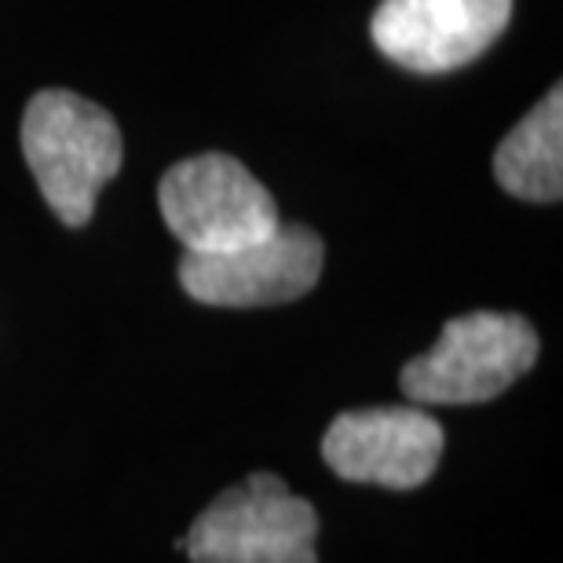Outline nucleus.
<instances>
[{
  "label": "nucleus",
  "mask_w": 563,
  "mask_h": 563,
  "mask_svg": "<svg viewBox=\"0 0 563 563\" xmlns=\"http://www.w3.org/2000/svg\"><path fill=\"white\" fill-rule=\"evenodd\" d=\"M19 140L48 209L66 228H85L99 190L121 168L118 121L92 99L44 88L22 114Z\"/></svg>",
  "instance_id": "1"
},
{
  "label": "nucleus",
  "mask_w": 563,
  "mask_h": 563,
  "mask_svg": "<svg viewBox=\"0 0 563 563\" xmlns=\"http://www.w3.org/2000/svg\"><path fill=\"white\" fill-rule=\"evenodd\" d=\"M538 358V333L520 314L472 311L443 325V336L399 374L418 407H468L498 399Z\"/></svg>",
  "instance_id": "2"
},
{
  "label": "nucleus",
  "mask_w": 563,
  "mask_h": 563,
  "mask_svg": "<svg viewBox=\"0 0 563 563\" xmlns=\"http://www.w3.org/2000/svg\"><path fill=\"white\" fill-rule=\"evenodd\" d=\"M319 516L272 472H253L223 490L190 523V563H319Z\"/></svg>",
  "instance_id": "3"
},
{
  "label": "nucleus",
  "mask_w": 563,
  "mask_h": 563,
  "mask_svg": "<svg viewBox=\"0 0 563 563\" xmlns=\"http://www.w3.org/2000/svg\"><path fill=\"white\" fill-rule=\"evenodd\" d=\"M157 206L187 253L234 250L282 223L272 190L231 154H198L173 165L157 187Z\"/></svg>",
  "instance_id": "4"
},
{
  "label": "nucleus",
  "mask_w": 563,
  "mask_h": 563,
  "mask_svg": "<svg viewBox=\"0 0 563 563\" xmlns=\"http://www.w3.org/2000/svg\"><path fill=\"white\" fill-rule=\"evenodd\" d=\"M322 239L300 223H278L272 234L223 253H184L179 282L212 308H272L300 300L322 275Z\"/></svg>",
  "instance_id": "5"
},
{
  "label": "nucleus",
  "mask_w": 563,
  "mask_h": 563,
  "mask_svg": "<svg viewBox=\"0 0 563 563\" xmlns=\"http://www.w3.org/2000/svg\"><path fill=\"white\" fill-rule=\"evenodd\" d=\"M512 19V0H385L369 37L413 74H446L479 59Z\"/></svg>",
  "instance_id": "6"
},
{
  "label": "nucleus",
  "mask_w": 563,
  "mask_h": 563,
  "mask_svg": "<svg viewBox=\"0 0 563 563\" xmlns=\"http://www.w3.org/2000/svg\"><path fill=\"white\" fill-rule=\"evenodd\" d=\"M443 454V428L421 407H369L341 413L322 439V457L341 479L413 490Z\"/></svg>",
  "instance_id": "7"
},
{
  "label": "nucleus",
  "mask_w": 563,
  "mask_h": 563,
  "mask_svg": "<svg viewBox=\"0 0 563 563\" xmlns=\"http://www.w3.org/2000/svg\"><path fill=\"white\" fill-rule=\"evenodd\" d=\"M494 176L512 198L560 201L563 195V92L553 88L494 154Z\"/></svg>",
  "instance_id": "8"
}]
</instances>
